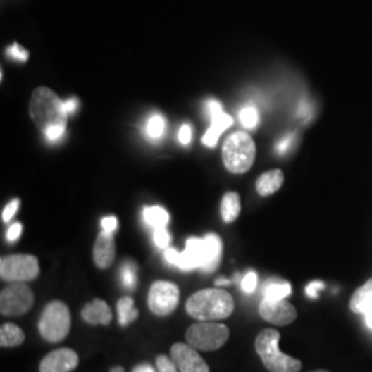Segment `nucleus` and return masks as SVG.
<instances>
[{"mask_svg": "<svg viewBox=\"0 0 372 372\" xmlns=\"http://www.w3.org/2000/svg\"><path fill=\"white\" fill-rule=\"evenodd\" d=\"M30 112L35 124L50 141H58L65 132L68 112L58 95L47 87L36 89L31 97Z\"/></svg>", "mask_w": 372, "mask_h": 372, "instance_id": "obj_1", "label": "nucleus"}, {"mask_svg": "<svg viewBox=\"0 0 372 372\" xmlns=\"http://www.w3.org/2000/svg\"><path fill=\"white\" fill-rule=\"evenodd\" d=\"M235 310L232 295L223 290L209 288L193 294L186 301V311L200 321H216L229 317Z\"/></svg>", "mask_w": 372, "mask_h": 372, "instance_id": "obj_2", "label": "nucleus"}, {"mask_svg": "<svg viewBox=\"0 0 372 372\" xmlns=\"http://www.w3.org/2000/svg\"><path fill=\"white\" fill-rule=\"evenodd\" d=\"M280 333L273 328L261 331L255 340V350L269 372H298L302 363L298 359L281 353L279 349Z\"/></svg>", "mask_w": 372, "mask_h": 372, "instance_id": "obj_3", "label": "nucleus"}, {"mask_svg": "<svg viewBox=\"0 0 372 372\" xmlns=\"http://www.w3.org/2000/svg\"><path fill=\"white\" fill-rule=\"evenodd\" d=\"M255 144L247 132H233L223 144L222 157L225 167L235 174H243L248 171L255 160Z\"/></svg>", "mask_w": 372, "mask_h": 372, "instance_id": "obj_4", "label": "nucleus"}, {"mask_svg": "<svg viewBox=\"0 0 372 372\" xmlns=\"http://www.w3.org/2000/svg\"><path fill=\"white\" fill-rule=\"evenodd\" d=\"M70 311L61 301L50 302L42 313L39 333L49 342H60L69 334Z\"/></svg>", "mask_w": 372, "mask_h": 372, "instance_id": "obj_5", "label": "nucleus"}, {"mask_svg": "<svg viewBox=\"0 0 372 372\" xmlns=\"http://www.w3.org/2000/svg\"><path fill=\"white\" fill-rule=\"evenodd\" d=\"M229 340L228 327L214 321H200L186 331V341L197 350H217Z\"/></svg>", "mask_w": 372, "mask_h": 372, "instance_id": "obj_6", "label": "nucleus"}, {"mask_svg": "<svg viewBox=\"0 0 372 372\" xmlns=\"http://www.w3.org/2000/svg\"><path fill=\"white\" fill-rule=\"evenodd\" d=\"M40 273L39 261L28 254H14L1 258L0 276L10 283H25L36 279Z\"/></svg>", "mask_w": 372, "mask_h": 372, "instance_id": "obj_7", "label": "nucleus"}, {"mask_svg": "<svg viewBox=\"0 0 372 372\" xmlns=\"http://www.w3.org/2000/svg\"><path fill=\"white\" fill-rule=\"evenodd\" d=\"M33 302V292L27 284L13 283L1 290L0 311L3 316H21L31 310Z\"/></svg>", "mask_w": 372, "mask_h": 372, "instance_id": "obj_8", "label": "nucleus"}, {"mask_svg": "<svg viewBox=\"0 0 372 372\" xmlns=\"http://www.w3.org/2000/svg\"><path fill=\"white\" fill-rule=\"evenodd\" d=\"M180 288L170 281H156L152 284L148 295L149 309L156 316H168L178 306Z\"/></svg>", "mask_w": 372, "mask_h": 372, "instance_id": "obj_9", "label": "nucleus"}, {"mask_svg": "<svg viewBox=\"0 0 372 372\" xmlns=\"http://www.w3.org/2000/svg\"><path fill=\"white\" fill-rule=\"evenodd\" d=\"M261 317L275 326H288L297 320V309L285 299L271 301L265 299L259 305Z\"/></svg>", "mask_w": 372, "mask_h": 372, "instance_id": "obj_10", "label": "nucleus"}, {"mask_svg": "<svg viewBox=\"0 0 372 372\" xmlns=\"http://www.w3.org/2000/svg\"><path fill=\"white\" fill-rule=\"evenodd\" d=\"M171 360L180 372H210L207 363L200 357L197 350L186 343H175L171 347Z\"/></svg>", "mask_w": 372, "mask_h": 372, "instance_id": "obj_11", "label": "nucleus"}, {"mask_svg": "<svg viewBox=\"0 0 372 372\" xmlns=\"http://www.w3.org/2000/svg\"><path fill=\"white\" fill-rule=\"evenodd\" d=\"M207 111L210 113L211 124H210L209 131L203 137V144H206L207 147L211 148V147H216L217 145L219 135L226 128H229L232 125L233 119L229 115L223 113L221 104L218 101H216V99H210L207 102Z\"/></svg>", "mask_w": 372, "mask_h": 372, "instance_id": "obj_12", "label": "nucleus"}, {"mask_svg": "<svg viewBox=\"0 0 372 372\" xmlns=\"http://www.w3.org/2000/svg\"><path fill=\"white\" fill-rule=\"evenodd\" d=\"M79 364V356L72 349H57L40 363V372H70Z\"/></svg>", "mask_w": 372, "mask_h": 372, "instance_id": "obj_13", "label": "nucleus"}, {"mask_svg": "<svg viewBox=\"0 0 372 372\" xmlns=\"http://www.w3.org/2000/svg\"><path fill=\"white\" fill-rule=\"evenodd\" d=\"M93 258L95 265L101 269H106L115 259V240L113 233L102 230L94 244Z\"/></svg>", "mask_w": 372, "mask_h": 372, "instance_id": "obj_14", "label": "nucleus"}, {"mask_svg": "<svg viewBox=\"0 0 372 372\" xmlns=\"http://www.w3.org/2000/svg\"><path fill=\"white\" fill-rule=\"evenodd\" d=\"M184 266L182 271H192L203 268L206 264V243L204 239L190 237L186 242L185 251L182 252Z\"/></svg>", "mask_w": 372, "mask_h": 372, "instance_id": "obj_15", "label": "nucleus"}, {"mask_svg": "<svg viewBox=\"0 0 372 372\" xmlns=\"http://www.w3.org/2000/svg\"><path fill=\"white\" fill-rule=\"evenodd\" d=\"M82 317L93 326H109L112 321V310L102 299H94L82 309Z\"/></svg>", "mask_w": 372, "mask_h": 372, "instance_id": "obj_16", "label": "nucleus"}, {"mask_svg": "<svg viewBox=\"0 0 372 372\" xmlns=\"http://www.w3.org/2000/svg\"><path fill=\"white\" fill-rule=\"evenodd\" d=\"M349 308L353 313L367 314L372 310V278L366 284L354 291L349 302Z\"/></svg>", "mask_w": 372, "mask_h": 372, "instance_id": "obj_17", "label": "nucleus"}, {"mask_svg": "<svg viewBox=\"0 0 372 372\" xmlns=\"http://www.w3.org/2000/svg\"><path fill=\"white\" fill-rule=\"evenodd\" d=\"M206 243V264L202 268L204 272H213L216 271L221 261V254H222V242L218 235L209 233L204 237Z\"/></svg>", "mask_w": 372, "mask_h": 372, "instance_id": "obj_18", "label": "nucleus"}, {"mask_svg": "<svg viewBox=\"0 0 372 372\" xmlns=\"http://www.w3.org/2000/svg\"><path fill=\"white\" fill-rule=\"evenodd\" d=\"M283 182H284V175L280 170L266 171L256 181V192L261 196H271L279 190Z\"/></svg>", "mask_w": 372, "mask_h": 372, "instance_id": "obj_19", "label": "nucleus"}, {"mask_svg": "<svg viewBox=\"0 0 372 372\" xmlns=\"http://www.w3.org/2000/svg\"><path fill=\"white\" fill-rule=\"evenodd\" d=\"M240 210H242L240 196L236 192H229L222 197L221 216L225 222H233L239 217Z\"/></svg>", "mask_w": 372, "mask_h": 372, "instance_id": "obj_20", "label": "nucleus"}, {"mask_svg": "<svg viewBox=\"0 0 372 372\" xmlns=\"http://www.w3.org/2000/svg\"><path fill=\"white\" fill-rule=\"evenodd\" d=\"M25 341L24 331L11 323H6L0 328V345L1 347H16Z\"/></svg>", "mask_w": 372, "mask_h": 372, "instance_id": "obj_21", "label": "nucleus"}, {"mask_svg": "<svg viewBox=\"0 0 372 372\" xmlns=\"http://www.w3.org/2000/svg\"><path fill=\"white\" fill-rule=\"evenodd\" d=\"M292 288L287 281L281 280H269L264 288V298L271 301L285 299L291 294Z\"/></svg>", "mask_w": 372, "mask_h": 372, "instance_id": "obj_22", "label": "nucleus"}, {"mask_svg": "<svg viewBox=\"0 0 372 372\" xmlns=\"http://www.w3.org/2000/svg\"><path fill=\"white\" fill-rule=\"evenodd\" d=\"M118 314L122 327L131 324L138 317V310L134 308V299L131 297H124L118 302Z\"/></svg>", "mask_w": 372, "mask_h": 372, "instance_id": "obj_23", "label": "nucleus"}, {"mask_svg": "<svg viewBox=\"0 0 372 372\" xmlns=\"http://www.w3.org/2000/svg\"><path fill=\"white\" fill-rule=\"evenodd\" d=\"M144 219L152 228H166L170 221L168 213L161 207H147L144 209Z\"/></svg>", "mask_w": 372, "mask_h": 372, "instance_id": "obj_24", "label": "nucleus"}, {"mask_svg": "<svg viewBox=\"0 0 372 372\" xmlns=\"http://www.w3.org/2000/svg\"><path fill=\"white\" fill-rule=\"evenodd\" d=\"M138 268L134 262L128 261L123 264L122 269H120V279L123 283L124 288L127 290H134L138 284Z\"/></svg>", "mask_w": 372, "mask_h": 372, "instance_id": "obj_25", "label": "nucleus"}, {"mask_svg": "<svg viewBox=\"0 0 372 372\" xmlns=\"http://www.w3.org/2000/svg\"><path fill=\"white\" fill-rule=\"evenodd\" d=\"M239 119H240V123L243 124L246 128H255V125L259 122V115L254 106H246L240 111Z\"/></svg>", "mask_w": 372, "mask_h": 372, "instance_id": "obj_26", "label": "nucleus"}, {"mask_svg": "<svg viewBox=\"0 0 372 372\" xmlns=\"http://www.w3.org/2000/svg\"><path fill=\"white\" fill-rule=\"evenodd\" d=\"M164 128H166V123H164V119L160 116V115H155L149 119L148 125H147V130H148V135L152 138V140H157L163 135L164 132Z\"/></svg>", "mask_w": 372, "mask_h": 372, "instance_id": "obj_27", "label": "nucleus"}, {"mask_svg": "<svg viewBox=\"0 0 372 372\" xmlns=\"http://www.w3.org/2000/svg\"><path fill=\"white\" fill-rule=\"evenodd\" d=\"M154 240H155V244L157 247L167 249L170 242H171V236L166 230V228H156L155 233H154Z\"/></svg>", "mask_w": 372, "mask_h": 372, "instance_id": "obj_28", "label": "nucleus"}, {"mask_svg": "<svg viewBox=\"0 0 372 372\" xmlns=\"http://www.w3.org/2000/svg\"><path fill=\"white\" fill-rule=\"evenodd\" d=\"M156 366H157V372H180L175 366V363L163 354L157 356Z\"/></svg>", "mask_w": 372, "mask_h": 372, "instance_id": "obj_29", "label": "nucleus"}, {"mask_svg": "<svg viewBox=\"0 0 372 372\" xmlns=\"http://www.w3.org/2000/svg\"><path fill=\"white\" fill-rule=\"evenodd\" d=\"M164 255H166V259H167L168 264L175 265V266H178L180 269H182V266H184V256H182V252H178L175 248H167L166 252H164Z\"/></svg>", "mask_w": 372, "mask_h": 372, "instance_id": "obj_30", "label": "nucleus"}, {"mask_svg": "<svg viewBox=\"0 0 372 372\" xmlns=\"http://www.w3.org/2000/svg\"><path fill=\"white\" fill-rule=\"evenodd\" d=\"M6 54L14 60H20V61H27L28 60V51L25 49H23L21 46H18L17 43L13 44L11 47H8L6 50Z\"/></svg>", "mask_w": 372, "mask_h": 372, "instance_id": "obj_31", "label": "nucleus"}, {"mask_svg": "<svg viewBox=\"0 0 372 372\" xmlns=\"http://www.w3.org/2000/svg\"><path fill=\"white\" fill-rule=\"evenodd\" d=\"M256 284H258V276L255 272H248L247 275L242 280V288L247 294H251L255 291Z\"/></svg>", "mask_w": 372, "mask_h": 372, "instance_id": "obj_32", "label": "nucleus"}, {"mask_svg": "<svg viewBox=\"0 0 372 372\" xmlns=\"http://www.w3.org/2000/svg\"><path fill=\"white\" fill-rule=\"evenodd\" d=\"M18 207H20V200H11L3 210V214L1 218L4 222H8L11 218L14 217V214L18 211Z\"/></svg>", "mask_w": 372, "mask_h": 372, "instance_id": "obj_33", "label": "nucleus"}, {"mask_svg": "<svg viewBox=\"0 0 372 372\" xmlns=\"http://www.w3.org/2000/svg\"><path fill=\"white\" fill-rule=\"evenodd\" d=\"M21 232H23V226H21V223H14V225H11V226L8 228V230H7V240H8L10 243L18 240Z\"/></svg>", "mask_w": 372, "mask_h": 372, "instance_id": "obj_34", "label": "nucleus"}, {"mask_svg": "<svg viewBox=\"0 0 372 372\" xmlns=\"http://www.w3.org/2000/svg\"><path fill=\"white\" fill-rule=\"evenodd\" d=\"M102 229L108 233H113L118 229V218L106 217L102 219Z\"/></svg>", "mask_w": 372, "mask_h": 372, "instance_id": "obj_35", "label": "nucleus"}, {"mask_svg": "<svg viewBox=\"0 0 372 372\" xmlns=\"http://www.w3.org/2000/svg\"><path fill=\"white\" fill-rule=\"evenodd\" d=\"M323 288H324V284L321 281H313L306 287V295L309 298H317L318 297V291L323 290Z\"/></svg>", "mask_w": 372, "mask_h": 372, "instance_id": "obj_36", "label": "nucleus"}, {"mask_svg": "<svg viewBox=\"0 0 372 372\" xmlns=\"http://www.w3.org/2000/svg\"><path fill=\"white\" fill-rule=\"evenodd\" d=\"M292 142H294V135H292V134H290V135L284 137V138L280 141L279 144H278V147H276L278 152H279V154H284V152H287V151L291 148Z\"/></svg>", "mask_w": 372, "mask_h": 372, "instance_id": "obj_37", "label": "nucleus"}, {"mask_svg": "<svg viewBox=\"0 0 372 372\" xmlns=\"http://www.w3.org/2000/svg\"><path fill=\"white\" fill-rule=\"evenodd\" d=\"M178 140L184 145H187L190 142V140H192V130H190V127L187 124H184L181 127V130L178 132Z\"/></svg>", "mask_w": 372, "mask_h": 372, "instance_id": "obj_38", "label": "nucleus"}, {"mask_svg": "<svg viewBox=\"0 0 372 372\" xmlns=\"http://www.w3.org/2000/svg\"><path fill=\"white\" fill-rule=\"evenodd\" d=\"M63 105H65V109H66V112H68V113H73V112L76 111V108H78L79 102H78V99H76V98H70V99L65 101V102H63Z\"/></svg>", "mask_w": 372, "mask_h": 372, "instance_id": "obj_39", "label": "nucleus"}, {"mask_svg": "<svg viewBox=\"0 0 372 372\" xmlns=\"http://www.w3.org/2000/svg\"><path fill=\"white\" fill-rule=\"evenodd\" d=\"M132 372H156L155 368L151 366V364H148V363H142V364H140V366H137L134 370H132Z\"/></svg>", "mask_w": 372, "mask_h": 372, "instance_id": "obj_40", "label": "nucleus"}, {"mask_svg": "<svg viewBox=\"0 0 372 372\" xmlns=\"http://www.w3.org/2000/svg\"><path fill=\"white\" fill-rule=\"evenodd\" d=\"M109 372H125L124 371L123 367H120V366H116V367H113L112 370Z\"/></svg>", "mask_w": 372, "mask_h": 372, "instance_id": "obj_41", "label": "nucleus"}, {"mask_svg": "<svg viewBox=\"0 0 372 372\" xmlns=\"http://www.w3.org/2000/svg\"><path fill=\"white\" fill-rule=\"evenodd\" d=\"M311 372H330V371H326V370H317V371H311Z\"/></svg>", "mask_w": 372, "mask_h": 372, "instance_id": "obj_42", "label": "nucleus"}]
</instances>
